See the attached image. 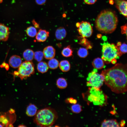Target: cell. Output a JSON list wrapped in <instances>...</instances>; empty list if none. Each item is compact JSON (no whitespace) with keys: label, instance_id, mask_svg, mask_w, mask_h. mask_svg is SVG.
<instances>
[{"label":"cell","instance_id":"cell-1","mask_svg":"<svg viewBox=\"0 0 127 127\" xmlns=\"http://www.w3.org/2000/svg\"><path fill=\"white\" fill-rule=\"evenodd\" d=\"M104 77V82L111 90L117 94L127 91V65L121 63L103 70L101 73Z\"/></svg>","mask_w":127,"mask_h":127},{"label":"cell","instance_id":"cell-2","mask_svg":"<svg viewBox=\"0 0 127 127\" xmlns=\"http://www.w3.org/2000/svg\"><path fill=\"white\" fill-rule=\"evenodd\" d=\"M118 22L115 12L110 9L102 11L95 20L96 28L100 32L110 34L116 29Z\"/></svg>","mask_w":127,"mask_h":127},{"label":"cell","instance_id":"cell-3","mask_svg":"<svg viewBox=\"0 0 127 127\" xmlns=\"http://www.w3.org/2000/svg\"><path fill=\"white\" fill-rule=\"evenodd\" d=\"M58 118L57 112L54 109L47 107L39 110L35 115L34 122L42 127L52 126Z\"/></svg>","mask_w":127,"mask_h":127},{"label":"cell","instance_id":"cell-4","mask_svg":"<svg viewBox=\"0 0 127 127\" xmlns=\"http://www.w3.org/2000/svg\"><path fill=\"white\" fill-rule=\"evenodd\" d=\"M101 44L102 45V59L106 63H110L113 59L119 58L116 46L114 44L108 42Z\"/></svg>","mask_w":127,"mask_h":127},{"label":"cell","instance_id":"cell-5","mask_svg":"<svg viewBox=\"0 0 127 127\" xmlns=\"http://www.w3.org/2000/svg\"><path fill=\"white\" fill-rule=\"evenodd\" d=\"M97 69L94 68L90 73L87 78V86H91L96 91L99 90L104 82V77L101 74L97 73Z\"/></svg>","mask_w":127,"mask_h":127},{"label":"cell","instance_id":"cell-6","mask_svg":"<svg viewBox=\"0 0 127 127\" xmlns=\"http://www.w3.org/2000/svg\"><path fill=\"white\" fill-rule=\"evenodd\" d=\"M34 64L31 61H25L22 62L15 74L21 80L25 79L34 73Z\"/></svg>","mask_w":127,"mask_h":127},{"label":"cell","instance_id":"cell-7","mask_svg":"<svg viewBox=\"0 0 127 127\" xmlns=\"http://www.w3.org/2000/svg\"><path fill=\"white\" fill-rule=\"evenodd\" d=\"M78 28L79 34L83 38L89 37L92 33V27L88 22L82 21L80 22L79 26Z\"/></svg>","mask_w":127,"mask_h":127},{"label":"cell","instance_id":"cell-8","mask_svg":"<svg viewBox=\"0 0 127 127\" xmlns=\"http://www.w3.org/2000/svg\"><path fill=\"white\" fill-rule=\"evenodd\" d=\"M116 7L119 12L127 17V1L125 0H113Z\"/></svg>","mask_w":127,"mask_h":127},{"label":"cell","instance_id":"cell-9","mask_svg":"<svg viewBox=\"0 0 127 127\" xmlns=\"http://www.w3.org/2000/svg\"><path fill=\"white\" fill-rule=\"evenodd\" d=\"M44 57L50 60L54 58L56 54V50L52 46H48L45 47L43 51Z\"/></svg>","mask_w":127,"mask_h":127},{"label":"cell","instance_id":"cell-10","mask_svg":"<svg viewBox=\"0 0 127 127\" xmlns=\"http://www.w3.org/2000/svg\"><path fill=\"white\" fill-rule=\"evenodd\" d=\"M10 65L12 67L16 68H18L22 63V60L21 57L17 55L12 56L9 60Z\"/></svg>","mask_w":127,"mask_h":127},{"label":"cell","instance_id":"cell-11","mask_svg":"<svg viewBox=\"0 0 127 127\" xmlns=\"http://www.w3.org/2000/svg\"><path fill=\"white\" fill-rule=\"evenodd\" d=\"M9 32L8 28L0 23V41H6L8 38Z\"/></svg>","mask_w":127,"mask_h":127},{"label":"cell","instance_id":"cell-12","mask_svg":"<svg viewBox=\"0 0 127 127\" xmlns=\"http://www.w3.org/2000/svg\"><path fill=\"white\" fill-rule=\"evenodd\" d=\"M49 32L45 30L40 29L38 31L36 36L37 41L42 42L45 41L49 36Z\"/></svg>","mask_w":127,"mask_h":127},{"label":"cell","instance_id":"cell-13","mask_svg":"<svg viewBox=\"0 0 127 127\" xmlns=\"http://www.w3.org/2000/svg\"><path fill=\"white\" fill-rule=\"evenodd\" d=\"M67 32L65 29L63 27H60L56 30L55 33V37L58 40H62L66 37Z\"/></svg>","mask_w":127,"mask_h":127},{"label":"cell","instance_id":"cell-14","mask_svg":"<svg viewBox=\"0 0 127 127\" xmlns=\"http://www.w3.org/2000/svg\"><path fill=\"white\" fill-rule=\"evenodd\" d=\"M101 127H119L120 126L116 119H105L102 123Z\"/></svg>","mask_w":127,"mask_h":127},{"label":"cell","instance_id":"cell-15","mask_svg":"<svg viewBox=\"0 0 127 127\" xmlns=\"http://www.w3.org/2000/svg\"><path fill=\"white\" fill-rule=\"evenodd\" d=\"M34 52L32 50L27 49L23 53V57L26 61H31L34 58Z\"/></svg>","mask_w":127,"mask_h":127},{"label":"cell","instance_id":"cell-16","mask_svg":"<svg viewBox=\"0 0 127 127\" xmlns=\"http://www.w3.org/2000/svg\"><path fill=\"white\" fill-rule=\"evenodd\" d=\"M49 68L48 64L44 61H41L39 62L37 65V68L38 71L41 73L47 72Z\"/></svg>","mask_w":127,"mask_h":127},{"label":"cell","instance_id":"cell-17","mask_svg":"<svg viewBox=\"0 0 127 127\" xmlns=\"http://www.w3.org/2000/svg\"><path fill=\"white\" fill-rule=\"evenodd\" d=\"M59 66L61 70L63 72L68 71L70 70L71 67L69 62L67 60L61 61L59 63Z\"/></svg>","mask_w":127,"mask_h":127},{"label":"cell","instance_id":"cell-18","mask_svg":"<svg viewBox=\"0 0 127 127\" xmlns=\"http://www.w3.org/2000/svg\"><path fill=\"white\" fill-rule=\"evenodd\" d=\"M93 67L97 69H101L105 67L103 60L99 58L95 59L92 63Z\"/></svg>","mask_w":127,"mask_h":127},{"label":"cell","instance_id":"cell-19","mask_svg":"<svg viewBox=\"0 0 127 127\" xmlns=\"http://www.w3.org/2000/svg\"><path fill=\"white\" fill-rule=\"evenodd\" d=\"M37 108L36 106L32 104H30L27 107L26 110V114L29 116H32L36 115Z\"/></svg>","mask_w":127,"mask_h":127},{"label":"cell","instance_id":"cell-20","mask_svg":"<svg viewBox=\"0 0 127 127\" xmlns=\"http://www.w3.org/2000/svg\"><path fill=\"white\" fill-rule=\"evenodd\" d=\"M73 52L71 46L69 45L63 48L61 51V54L63 56L68 57L72 56Z\"/></svg>","mask_w":127,"mask_h":127},{"label":"cell","instance_id":"cell-21","mask_svg":"<svg viewBox=\"0 0 127 127\" xmlns=\"http://www.w3.org/2000/svg\"><path fill=\"white\" fill-rule=\"evenodd\" d=\"M59 64L58 60L54 58L50 59L48 64L49 67L52 69L57 68L59 66Z\"/></svg>","mask_w":127,"mask_h":127},{"label":"cell","instance_id":"cell-22","mask_svg":"<svg viewBox=\"0 0 127 127\" xmlns=\"http://www.w3.org/2000/svg\"><path fill=\"white\" fill-rule=\"evenodd\" d=\"M56 84L57 87L60 89L66 88L67 86V83L66 79L61 77L59 78L56 81Z\"/></svg>","mask_w":127,"mask_h":127},{"label":"cell","instance_id":"cell-23","mask_svg":"<svg viewBox=\"0 0 127 127\" xmlns=\"http://www.w3.org/2000/svg\"><path fill=\"white\" fill-rule=\"evenodd\" d=\"M117 48L118 55L119 57L123 54L127 52V44L125 43L121 44L119 46H116Z\"/></svg>","mask_w":127,"mask_h":127},{"label":"cell","instance_id":"cell-24","mask_svg":"<svg viewBox=\"0 0 127 127\" xmlns=\"http://www.w3.org/2000/svg\"><path fill=\"white\" fill-rule=\"evenodd\" d=\"M26 33L28 36L33 37L36 36L37 32L35 27L31 26L27 28L26 30Z\"/></svg>","mask_w":127,"mask_h":127},{"label":"cell","instance_id":"cell-25","mask_svg":"<svg viewBox=\"0 0 127 127\" xmlns=\"http://www.w3.org/2000/svg\"><path fill=\"white\" fill-rule=\"evenodd\" d=\"M8 117L5 113L0 115V122L2 123L4 126L5 125L6 126H8V125L10 124V121L8 119Z\"/></svg>","mask_w":127,"mask_h":127},{"label":"cell","instance_id":"cell-26","mask_svg":"<svg viewBox=\"0 0 127 127\" xmlns=\"http://www.w3.org/2000/svg\"><path fill=\"white\" fill-rule=\"evenodd\" d=\"M78 55L81 58H85L88 54V51L86 48H80L77 51Z\"/></svg>","mask_w":127,"mask_h":127},{"label":"cell","instance_id":"cell-27","mask_svg":"<svg viewBox=\"0 0 127 127\" xmlns=\"http://www.w3.org/2000/svg\"><path fill=\"white\" fill-rule=\"evenodd\" d=\"M44 56L43 52L38 51L34 53V58L39 62L43 60Z\"/></svg>","mask_w":127,"mask_h":127},{"label":"cell","instance_id":"cell-28","mask_svg":"<svg viewBox=\"0 0 127 127\" xmlns=\"http://www.w3.org/2000/svg\"><path fill=\"white\" fill-rule=\"evenodd\" d=\"M71 109L72 111L75 113H79L82 111L81 106L78 104L72 105L71 107Z\"/></svg>","mask_w":127,"mask_h":127},{"label":"cell","instance_id":"cell-29","mask_svg":"<svg viewBox=\"0 0 127 127\" xmlns=\"http://www.w3.org/2000/svg\"><path fill=\"white\" fill-rule=\"evenodd\" d=\"M121 33L122 34H126L127 35V24L122 26L121 27Z\"/></svg>","mask_w":127,"mask_h":127},{"label":"cell","instance_id":"cell-30","mask_svg":"<svg viewBox=\"0 0 127 127\" xmlns=\"http://www.w3.org/2000/svg\"><path fill=\"white\" fill-rule=\"evenodd\" d=\"M97 0H84L85 3L88 4H94Z\"/></svg>","mask_w":127,"mask_h":127},{"label":"cell","instance_id":"cell-31","mask_svg":"<svg viewBox=\"0 0 127 127\" xmlns=\"http://www.w3.org/2000/svg\"><path fill=\"white\" fill-rule=\"evenodd\" d=\"M36 2L38 5H42L46 2V0H35Z\"/></svg>","mask_w":127,"mask_h":127},{"label":"cell","instance_id":"cell-32","mask_svg":"<svg viewBox=\"0 0 127 127\" xmlns=\"http://www.w3.org/2000/svg\"><path fill=\"white\" fill-rule=\"evenodd\" d=\"M67 101H68L70 103L74 104H75L77 102L76 100L72 98H70L68 99V100H67Z\"/></svg>","mask_w":127,"mask_h":127},{"label":"cell","instance_id":"cell-33","mask_svg":"<svg viewBox=\"0 0 127 127\" xmlns=\"http://www.w3.org/2000/svg\"><path fill=\"white\" fill-rule=\"evenodd\" d=\"M32 23L34 25L35 27L36 28H39V24L37 23L34 20H33Z\"/></svg>","mask_w":127,"mask_h":127},{"label":"cell","instance_id":"cell-34","mask_svg":"<svg viewBox=\"0 0 127 127\" xmlns=\"http://www.w3.org/2000/svg\"><path fill=\"white\" fill-rule=\"evenodd\" d=\"M125 124V121L123 120H122L121 122V123L120 124V126L121 127H123L124 126Z\"/></svg>","mask_w":127,"mask_h":127},{"label":"cell","instance_id":"cell-35","mask_svg":"<svg viewBox=\"0 0 127 127\" xmlns=\"http://www.w3.org/2000/svg\"><path fill=\"white\" fill-rule=\"evenodd\" d=\"M9 111V113L11 114L14 113L15 112L14 110L12 109H11Z\"/></svg>","mask_w":127,"mask_h":127},{"label":"cell","instance_id":"cell-36","mask_svg":"<svg viewBox=\"0 0 127 127\" xmlns=\"http://www.w3.org/2000/svg\"><path fill=\"white\" fill-rule=\"evenodd\" d=\"M116 60L115 59H113L111 60V62L113 64H115L116 62Z\"/></svg>","mask_w":127,"mask_h":127},{"label":"cell","instance_id":"cell-37","mask_svg":"<svg viewBox=\"0 0 127 127\" xmlns=\"http://www.w3.org/2000/svg\"><path fill=\"white\" fill-rule=\"evenodd\" d=\"M109 2L110 4L113 5L114 3L113 0H109Z\"/></svg>","mask_w":127,"mask_h":127},{"label":"cell","instance_id":"cell-38","mask_svg":"<svg viewBox=\"0 0 127 127\" xmlns=\"http://www.w3.org/2000/svg\"><path fill=\"white\" fill-rule=\"evenodd\" d=\"M80 24V22H78L76 24V26L78 28Z\"/></svg>","mask_w":127,"mask_h":127},{"label":"cell","instance_id":"cell-39","mask_svg":"<svg viewBox=\"0 0 127 127\" xmlns=\"http://www.w3.org/2000/svg\"><path fill=\"white\" fill-rule=\"evenodd\" d=\"M26 127V126L23 125H20L18 126V127Z\"/></svg>","mask_w":127,"mask_h":127},{"label":"cell","instance_id":"cell-40","mask_svg":"<svg viewBox=\"0 0 127 127\" xmlns=\"http://www.w3.org/2000/svg\"><path fill=\"white\" fill-rule=\"evenodd\" d=\"M4 126L3 124L2 123H0V127H3Z\"/></svg>","mask_w":127,"mask_h":127},{"label":"cell","instance_id":"cell-41","mask_svg":"<svg viewBox=\"0 0 127 127\" xmlns=\"http://www.w3.org/2000/svg\"><path fill=\"white\" fill-rule=\"evenodd\" d=\"M9 127H13V126L12 124H10L8 125Z\"/></svg>","mask_w":127,"mask_h":127},{"label":"cell","instance_id":"cell-42","mask_svg":"<svg viewBox=\"0 0 127 127\" xmlns=\"http://www.w3.org/2000/svg\"><path fill=\"white\" fill-rule=\"evenodd\" d=\"M66 15L65 14H64L63 15V17H65L66 16Z\"/></svg>","mask_w":127,"mask_h":127}]
</instances>
